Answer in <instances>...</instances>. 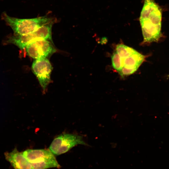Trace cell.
Listing matches in <instances>:
<instances>
[{
    "label": "cell",
    "mask_w": 169,
    "mask_h": 169,
    "mask_svg": "<svg viewBox=\"0 0 169 169\" xmlns=\"http://www.w3.org/2000/svg\"><path fill=\"white\" fill-rule=\"evenodd\" d=\"M52 22L40 27L35 31L29 34L17 36L13 38L11 42L21 49H23L29 43L40 39H50L51 38Z\"/></svg>",
    "instance_id": "5b68a950"
},
{
    "label": "cell",
    "mask_w": 169,
    "mask_h": 169,
    "mask_svg": "<svg viewBox=\"0 0 169 169\" xmlns=\"http://www.w3.org/2000/svg\"><path fill=\"white\" fill-rule=\"evenodd\" d=\"M111 58L113 68L119 72L122 69L121 60L120 56L115 51L113 53Z\"/></svg>",
    "instance_id": "8fae6325"
},
{
    "label": "cell",
    "mask_w": 169,
    "mask_h": 169,
    "mask_svg": "<svg viewBox=\"0 0 169 169\" xmlns=\"http://www.w3.org/2000/svg\"><path fill=\"white\" fill-rule=\"evenodd\" d=\"M32 68L37 78L44 91H45L50 81L52 67L47 58L36 59L33 62Z\"/></svg>",
    "instance_id": "8992f818"
},
{
    "label": "cell",
    "mask_w": 169,
    "mask_h": 169,
    "mask_svg": "<svg viewBox=\"0 0 169 169\" xmlns=\"http://www.w3.org/2000/svg\"><path fill=\"white\" fill-rule=\"evenodd\" d=\"M79 144L89 146L84 141L82 136L64 134L59 136L53 140L49 150L54 155H59Z\"/></svg>",
    "instance_id": "277c9868"
},
{
    "label": "cell",
    "mask_w": 169,
    "mask_h": 169,
    "mask_svg": "<svg viewBox=\"0 0 169 169\" xmlns=\"http://www.w3.org/2000/svg\"><path fill=\"white\" fill-rule=\"evenodd\" d=\"M145 58V56L137 51L125 58H121L122 68L124 67L137 70L144 60Z\"/></svg>",
    "instance_id": "9c48e42d"
},
{
    "label": "cell",
    "mask_w": 169,
    "mask_h": 169,
    "mask_svg": "<svg viewBox=\"0 0 169 169\" xmlns=\"http://www.w3.org/2000/svg\"><path fill=\"white\" fill-rule=\"evenodd\" d=\"M6 159L14 169H34L33 166L22 152L15 148L10 152L4 153Z\"/></svg>",
    "instance_id": "ba28073f"
},
{
    "label": "cell",
    "mask_w": 169,
    "mask_h": 169,
    "mask_svg": "<svg viewBox=\"0 0 169 169\" xmlns=\"http://www.w3.org/2000/svg\"><path fill=\"white\" fill-rule=\"evenodd\" d=\"M3 18L17 36L25 35L34 32L42 26L51 22L46 16L29 19H19L10 17L5 13Z\"/></svg>",
    "instance_id": "7a4b0ae2"
},
{
    "label": "cell",
    "mask_w": 169,
    "mask_h": 169,
    "mask_svg": "<svg viewBox=\"0 0 169 169\" xmlns=\"http://www.w3.org/2000/svg\"><path fill=\"white\" fill-rule=\"evenodd\" d=\"M162 14L154 0H144L140 20L145 42H157L161 37Z\"/></svg>",
    "instance_id": "6da1fadb"
},
{
    "label": "cell",
    "mask_w": 169,
    "mask_h": 169,
    "mask_svg": "<svg viewBox=\"0 0 169 169\" xmlns=\"http://www.w3.org/2000/svg\"><path fill=\"white\" fill-rule=\"evenodd\" d=\"M26 48L28 55L35 59L46 58L55 51L51 43L45 39L32 42L26 46Z\"/></svg>",
    "instance_id": "52a82bcc"
},
{
    "label": "cell",
    "mask_w": 169,
    "mask_h": 169,
    "mask_svg": "<svg viewBox=\"0 0 169 169\" xmlns=\"http://www.w3.org/2000/svg\"><path fill=\"white\" fill-rule=\"evenodd\" d=\"M22 153L34 169L60 167L54 156L49 150L28 149Z\"/></svg>",
    "instance_id": "3957f363"
},
{
    "label": "cell",
    "mask_w": 169,
    "mask_h": 169,
    "mask_svg": "<svg viewBox=\"0 0 169 169\" xmlns=\"http://www.w3.org/2000/svg\"><path fill=\"white\" fill-rule=\"evenodd\" d=\"M168 76L169 77V75H168Z\"/></svg>",
    "instance_id": "7c38bea8"
},
{
    "label": "cell",
    "mask_w": 169,
    "mask_h": 169,
    "mask_svg": "<svg viewBox=\"0 0 169 169\" xmlns=\"http://www.w3.org/2000/svg\"><path fill=\"white\" fill-rule=\"evenodd\" d=\"M136 51L133 49L122 44H119L116 47V52L121 58L128 57Z\"/></svg>",
    "instance_id": "30bf717a"
}]
</instances>
